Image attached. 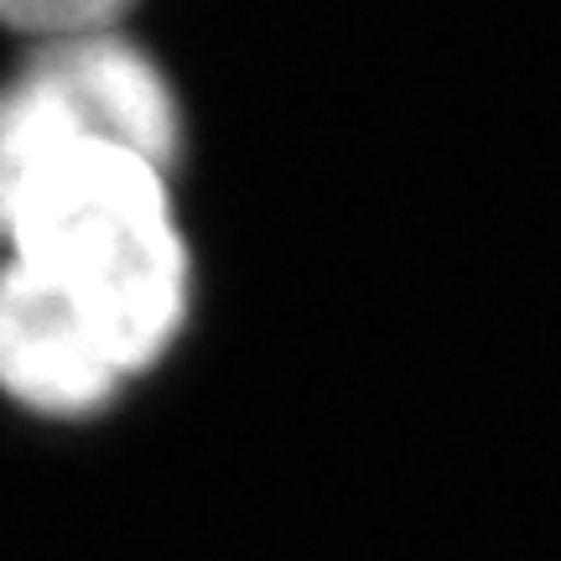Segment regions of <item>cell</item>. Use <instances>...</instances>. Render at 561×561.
<instances>
[{
  "mask_svg": "<svg viewBox=\"0 0 561 561\" xmlns=\"http://www.w3.org/2000/svg\"><path fill=\"white\" fill-rule=\"evenodd\" d=\"M136 11V0H0V26L26 42L79 37V32H115Z\"/></svg>",
  "mask_w": 561,
  "mask_h": 561,
  "instance_id": "3",
  "label": "cell"
},
{
  "mask_svg": "<svg viewBox=\"0 0 561 561\" xmlns=\"http://www.w3.org/2000/svg\"><path fill=\"white\" fill-rule=\"evenodd\" d=\"M83 146H130L182 167L178 89L121 26L32 42L26 62L0 83V208L32 172Z\"/></svg>",
  "mask_w": 561,
  "mask_h": 561,
  "instance_id": "2",
  "label": "cell"
},
{
  "mask_svg": "<svg viewBox=\"0 0 561 561\" xmlns=\"http://www.w3.org/2000/svg\"><path fill=\"white\" fill-rule=\"evenodd\" d=\"M193 322L178 167L130 146L47 161L0 208V396L37 421H94Z\"/></svg>",
  "mask_w": 561,
  "mask_h": 561,
  "instance_id": "1",
  "label": "cell"
}]
</instances>
